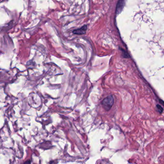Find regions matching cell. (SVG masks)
Listing matches in <instances>:
<instances>
[{
	"label": "cell",
	"instance_id": "cell-4",
	"mask_svg": "<svg viewBox=\"0 0 164 164\" xmlns=\"http://www.w3.org/2000/svg\"><path fill=\"white\" fill-rule=\"evenodd\" d=\"M157 109L158 110V111L160 112V113H162V112L163 111V108L162 107H161L160 106L157 105Z\"/></svg>",
	"mask_w": 164,
	"mask_h": 164
},
{
	"label": "cell",
	"instance_id": "cell-2",
	"mask_svg": "<svg viewBox=\"0 0 164 164\" xmlns=\"http://www.w3.org/2000/svg\"><path fill=\"white\" fill-rule=\"evenodd\" d=\"M87 29V26L84 25L81 28L73 30V33H74V34H77V35L85 34L86 32Z\"/></svg>",
	"mask_w": 164,
	"mask_h": 164
},
{
	"label": "cell",
	"instance_id": "cell-5",
	"mask_svg": "<svg viewBox=\"0 0 164 164\" xmlns=\"http://www.w3.org/2000/svg\"><path fill=\"white\" fill-rule=\"evenodd\" d=\"M31 164V160H29L27 161L26 162H25L24 164Z\"/></svg>",
	"mask_w": 164,
	"mask_h": 164
},
{
	"label": "cell",
	"instance_id": "cell-1",
	"mask_svg": "<svg viewBox=\"0 0 164 164\" xmlns=\"http://www.w3.org/2000/svg\"><path fill=\"white\" fill-rule=\"evenodd\" d=\"M114 102V98L112 95H110V96H107L106 98L103 100L102 102V104L104 109L106 111H109L113 106Z\"/></svg>",
	"mask_w": 164,
	"mask_h": 164
},
{
	"label": "cell",
	"instance_id": "cell-3",
	"mask_svg": "<svg viewBox=\"0 0 164 164\" xmlns=\"http://www.w3.org/2000/svg\"><path fill=\"white\" fill-rule=\"evenodd\" d=\"M124 5V1H119L118 5H117V8H116V12H120L123 8Z\"/></svg>",
	"mask_w": 164,
	"mask_h": 164
}]
</instances>
